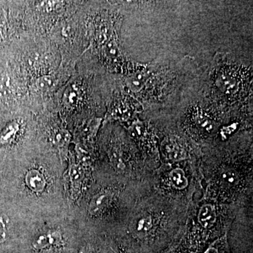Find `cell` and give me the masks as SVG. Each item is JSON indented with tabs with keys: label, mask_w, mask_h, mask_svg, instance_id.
Wrapping results in <instances>:
<instances>
[{
	"label": "cell",
	"mask_w": 253,
	"mask_h": 253,
	"mask_svg": "<svg viewBox=\"0 0 253 253\" xmlns=\"http://www.w3.org/2000/svg\"><path fill=\"white\" fill-rule=\"evenodd\" d=\"M191 207L169 199L154 188L136 201L126 221L130 253H165L180 243Z\"/></svg>",
	"instance_id": "cell-1"
},
{
	"label": "cell",
	"mask_w": 253,
	"mask_h": 253,
	"mask_svg": "<svg viewBox=\"0 0 253 253\" xmlns=\"http://www.w3.org/2000/svg\"><path fill=\"white\" fill-rule=\"evenodd\" d=\"M244 204H221L201 196L191 208L185 233L178 247L186 252L196 253L228 234L239 208Z\"/></svg>",
	"instance_id": "cell-2"
},
{
	"label": "cell",
	"mask_w": 253,
	"mask_h": 253,
	"mask_svg": "<svg viewBox=\"0 0 253 253\" xmlns=\"http://www.w3.org/2000/svg\"><path fill=\"white\" fill-rule=\"evenodd\" d=\"M151 185L163 196L191 207L199 199L196 195L203 194L199 162L161 163L153 174Z\"/></svg>",
	"instance_id": "cell-3"
},
{
	"label": "cell",
	"mask_w": 253,
	"mask_h": 253,
	"mask_svg": "<svg viewBox=\"0 0 253 253\" xmlns=\"http://www.w3.org/2000/svg\"><path fill=\"white\" fill-rule=\"evenodd\" d=\"M26 33L19 2L0 1V61L7 60L13 46Z\"/></svg>",
	"instance_id": "cell-4"
},
{
	"label": "cell",
	"mask_w": 253,
	"mask_h": 253,
	"mask_svg": "<svg viewBox=\"0 0 253 253\" xmlns=\"http://www.w3.org/2000/svg\"><path fill=\"white\" fill-rule=\"evenodd\" d=\"M159 154L161 163L199 162L197 151H193L186 139L176 134H169L163 138L160 143Z\"/></svg>",
	"instance_id": "cell-5"
},
{
	"label": "cell",
	"mask_w": 253,
	"mask_h": 253,
	"mask_svg": "<svg viewBox=\"0 0 253 253\" xmlns=\"http://www.w3.org/2000/svg\"><path fill=\"white\" fill-rule=\"evenodd\" d=\"M118 193L115 190L105 189L93 196L89 205V213L92 217H101L116 206L118 201Z\"/></svg>",
	"instance_id": "cell-6"
},
{
	"label": "cell",
	"mask_w": 253,
	"mask_h": 253,
	"mask_svg": "<svg viewBox=\"0 0 253 253\" xmlns=\"http://www.w3.org/2000/svg\"><path fill=\"white\" fill-rule=\"evenodd\" d=\"M61 241V235L58 231H52L47 234H41L33 241V246L36 251H44L51 249Z\"/></svg>",
	"instance_id": "cell-7"
},
{
	"label": "cell",
	"mask_w": 253,
	"mask_h": 253,
	"mask_svg": "<svg viewBox=\"0 0 253 253\" xmlns=\"http://www.w3.org/2000/svg\"><path fill=\"white\" fill-rule=\"evenodd\" d=\"M196 253H231L228 234L214 240Z\"/></svg>",
	"instance_id": "cell-8"
},
{
	"label": "cell",
	"mask_w": 253,
	"mask_h": 253,
	"mask_svg": "<svg viewBox=\"0 0 253 253\" xmlns=\"http://www.w3.org/2000/svg\"><path fill=\"white\" fill-rule=\"evenodd\" d=\"M150 77V73L144 72H137L131 74L125 79L126 85L133 92L136 93L143 89L146 82Z\"/></svg>",
	"instance_id": "cell-9"
},
{
	"label": "cell",
	"mask_w": 253,
	"mask_h": 253,
	"mask_svg": "<svg viewBox=\"0 0 253 253\" xmlns=\"http://www.w3.org/2000/svg\"><path fill=\"white\" fill-rule=\"evenodd\" d=\"M26 183L28 187L36 192H41L46 185L44 176L36 169H32L26 174Z\"/></svg>",
	"instance_id": "cell-10"
},
{
	"label": "cell",
	"mask_w": 253,
	"mask_h": 253,
	"mask_svg": "<svg viewBox=\"0 0 253 253\" xmlns=\"http://www.w3.org/2000/svg\"><path fill=\"white\" fill-rule=\"evenodd\" d=\"M217 85L226 94H230L236 91L237 81L234 75L230 73H221L217 79Z\"/></svg>",
	"instance_id": "cell-11"
},
{
	"label": "cell",
	"mask_w": 253,
	"mask_h": 253,
	"mask_svg": "<svg viewBox=\"0 0 253 253\" xmlns=\"http://www.w3.org/2000/svg\"><path fill=\"white\" fill-rule=\"evenodd\" d=\"M51 140L58 147H63L71 140V134L66 129L58 128L51 134Z\"/></svg>",
	"instance_id": "cell-12"
},
{
	"label": "cell",
	"mask_w": 253,
	"mask_h": 253,
	"mask_svg": "<svg viewBox=\"0 0 253 253\" xmlns=\"http://www.w3.org/2000/svg\"><path fill=\"white\" fill-rule=\"evenodd\" d=\"M9 219L7 216L0 213V244H4L8 239Z\"/></svg>",
	"instance_id": "cell-13"
},
{
	"label": "cell",
	"mask_w": 253,
	"mask_h": 253,
	"mask_svg": "<svg viewBox=\"0 0 253 253\" xmlns=\"http://www.w3.org/2000/svg\"><path fill=\"white\" fill-rule=\"evenodd\" d=\"M80 253H100V252L97 251V249H95L94 246L88 245V246H84Z\"/></svg>",
	"instance_id": "cell-14"
}]
</instances>
